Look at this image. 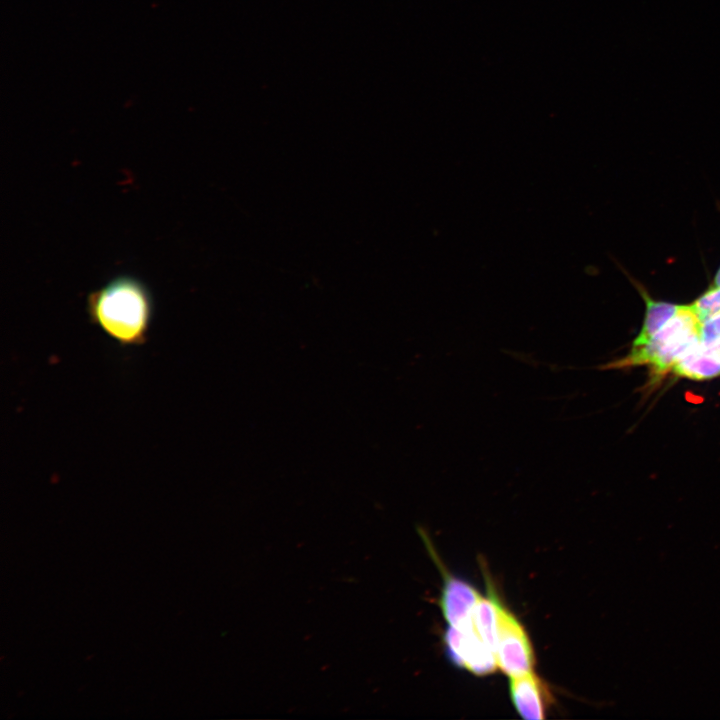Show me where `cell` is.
Masks as SVG:
<instances>
[{
	"instance_id": "1",
	"label": "cell",
	"mask_w": 720,
	"mask_h": 720,
	"mask_svg": "<svg viewBox=\"0 0 720 720\" xmlns=\"http://www.w3.org/2000/svg\"><path fill=\"white\" fill-rule=\"evenodd\" d=\"M153 312L148 287L128 275L112 279L87 297L90 321L121 346L146 343Z\"/></svg>"
},
{
	"instance_id": "2",
	"label": "cell",
	"mask_w": 720,
	"mask_h": 720,
	"mask_svg": "<svg viewBox=\"0 0 720 720\" xmlns=\"http://www.w3.org/2000/svg\"><path fill=\"white\" fill-rule=\"evenodd\" d=\"M702 320L692 305H679L676 313L644 345L606 368L650 365L656 375H663L693 346L701 342Z\"/></svg>"
},
{
	"instance_id": "3",
	"label": "cell",
	"mask_w": 720,
	"mask_h": 720,
	"mask_svg": "<svg viewBox=\"0 0 720 720\" xmlns=\"http://www.w3.org/2000/svg\"><path fill=\"white\" fill-rule=\"evenodd\" d=\"M495 652L498 667L510 678L533 671L535 657L528 634L518 618L498 600Z\"/></svg>"
},
{
	"instance_id": "4",
	"label": "cell",
	"mask_w": 720,
	"mask_h": 720,
	"mask_svg": "<svg viewBox=\"0 0 720 720\" xmlns=\"http://www.w3.org/2000/svg\"><path fill=\"white\" fill-rule=\"evenodd\" d=\"M453 663L475 675H487L498 667L496 653L476 631L472 619L460 627L449 626L444 636Z\"/></svg>"
},
{
	"instance_id": "5",
	"label": "cell",
	"mask_w": 720,
	"mask_h": 720,
	"mask_svg": "<svg viewBox=\"0 0 720 720\" xmlns=\"http://www.w3.org/2000/svg\"><path fill=\"white\" fill-rule=\"evenodd\" d=\"M481 597L469 583L450 574H444L439 605L449 626L457 628L470 620Z\"/></svg>"
},
{
	"instance_id": "6",
	"label": "cell",
	"mask_w": 720,
	"mask_h": 720,
	"mask_svg": "<svg viewBox=\"0 0 720 720\" xmlns=\"http://www.w3.org/2000/svg\"><path fill=\"white\" fill-rule=\"evenodd\" d=\"M509 692L514 708L523 719H544L548 696L544 684L533 671L511 677Z\"/></svg>"
},
{
	"instance_id": "7",
	"label": "cell",
	"mask_w": 720,
	"mask_h": 720,
	"mask_svg": "<svg viewBox=\"0 0 720 720\" xmlns=\"http://www.w3.org/2000/svg\"><path fill=\"white\" fill-rule=\"evenodd\" d=\"M671 371L693 380L711 379L720 376V356L712 345L699 342L673 365Z\"/></svg>"
},
{
	"instance_id": "8",
	"label": "cell",
	"mask_w": 720,
	"mask_h": 720,
	"mask_svg": "<svg viewBox=\"0 0 720 720\" xmlns=\"http://www.w3.org/2000/svg\"><path fill=\"white\" fill-rule=\"evenodd\" d=\"M635 285L646 306L641 331L633 342V347H639L646 344L664 326L676 313L679 305L655 300L641 285L637 283Z\"/></svg>"
},
{
	"instance_id": "9",
	"label": "cell",
	"mask_w": 720,
	"mask_h": 720,
	"mask_svg": "<svg viewBox=\"0 0 720 720\" xmlns=\"http://www.w3.org/2000/svg\"><path fill=\"white\" fill-rule=\"evenodd\" d=\"M691 305L702 322L720 312V287L710 286Z\"/></svg>"
},
{
	"instance_id": "10",
	"label": "cell",
	"mask_w": 720,
	"mask_h": 720,
	"mask_svg": "<svg viewBox=\"0 0 720 720\" xmlns=\"http://www.w3.org/2000/svg\"><path fill=\"white\" fill-rule=\"evenodd\" d=\"M720 340V312L707 318L701 326V342L711 345Z\"/></svg>"
},
{
	"instance_id": "11",
	"label": "cell",
	"mask_w": 720,
	"mask_h": 720,
	"mask_svg": "<svg viewBox=\"0 0 720 720\" xmlns=\"http://www.w3.org/2000/svg\"><path fill=\"white\" fill-rule=\"evenodd\" d=\"M711 286H713V287H720V266H719V268L717 269V271H716V273H715V275H714L713 283H712Z\"/></svg>"
},
{
	"instance_id": "12",
	"label": "cell",
	"mask_w": 720,
	"mask_h": 720,
	"mask_svg": "<svg viewBox=\"0 0 720 720\" xmlns=\"http://www.w3.org/2000/svg\"><path fill=\"white\" fill-rule=\"evenodd\" d=\"M711 345L714 347L715 351H716L717 354L720 356V340L717 341V342H715V343H713V344H711Z\"/></svg>"
}]
</instances>
